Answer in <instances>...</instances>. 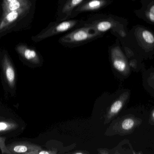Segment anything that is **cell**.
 <instances>
[{
  "label": "cell",
  "instance_id": "6da1fadb",
  "mask_svg": "<svg viewBox=\"0 0 154 154\" xmlns=\"http://www.w3.org/2000/svg\"><path fill=\"white\" fill-rule=\"evenodd\" d=\"M102 35L90 27L84 26L64 35L60 39L59 42L66 45L80 44L94 39Z\"/></svg>",
  "mask_w": 154,
  "mask_h": 154
},
{
  "label": "cell",
  "instance_id": "7a4b0ae2",
  "mask_svg": "<svg viewBox=\"0 0 154 154\" xmlns=\"http://www.w3.org/2000/svg\"><path fill=\"white\" fill-rule=\"evenodd\" d=\"M78 20H64L49 25L39 34L35 37V40L40 41L47 38L63 33L71 30L79 23Z\"/></svg>",
  "mask_w": 154,
  "mask_h": 154
},
{
  "label": "cell",
  "instance_id": "3957f363",
  "mask_svg": "<svg viewBox=\"0 0 154 154\" xmlns=\"http://www.w3.org/2000/svg\"><path fill=\"white\" fill-rule=\"evenodd\" d=\"M116 25V22L108 16L90 19L84 24V26L90 27L93 30L101 34L109 30H113Z\"/></svg>",
  "mask_w": 154,
  "mask_h": 154
},
{
  "label": "cell",
  "instance_id": "277c9868",
  "mask_svg": "<svg viewBox=\"0 0 154 154\" xmlns=\"http://www.w3.org/2000/svg\"><path fill=\"white\" fill-rule=\"evenodd\" d=\"M111 56L115 69L124 76H129L131 72L130 65L118 47H115L111 49Z\"/></svg>",
  "mask_w": 154,
  "mask_h": 154
},
{
  "label": "cell",
  "instance_id": "5b68a950",
  "mask_svg": "<svg viewBox=\"0 0 154 154\" xmlns=\"http://www.w3.org/2000/svg\"><path fill=\"white\" fill-rule=\"evenodd\" d=\"M109 2V0H88L83 2L73 11L72 15L80 13L97 11L106 7Z\"/></svg>",
  "mask_w": 154,
  "mask_h": 154
},
{
  "label": "cell",
  "instance_id": "8992f818",
  "mask_svg": "<svg viewBox=\"0 0 154 154\" xmlns=\"http://www.w3.org/2000/svg\"><path fill=\"white\" fill-rule=\"evenodd\" d=\"M84 0H66L62 6L58 18V21H62L69 18L73 11L81 4Z\"/></svg>",
  "mask_w": 154,
  "mask_h": 154
},
{
  "label": "cell",
  "instance_id": "52a82bcc",
  "mask_svg": "<svg viewBox=\"0 0 154 154\" xmlns=\"http://www.w3.org/2000/svg\"><path fill=\"white\" fill-rule=\"evenodd\" d=\"M130 96V91L129 90L125 91L122 93L119 98L116 99L110 107L108 115V118L115 116L117 115L123 108L125 104L129 99Z\"/></svg>",
  "mask_w": 154,
  "mask_h": 154
},
{
  "label": "cell",
  "instance_id": "ba28073f",
  "mask_svg": "<svg viewBox=\"0 0 154 154\" xmlns=\"http://www.w3.org/2000/svg\"><path fill=\"white\" fill-rule=\"evenodd\" d=\"M142 78L144 88L150 95L154 97V68L145 69Z\"/></svg>",
  "mask_w": 154,
  "mask_h": 154
},
{
  "label": "cell",
  "instance_id": "9c48e42d",
  "mask_svg": "<svg viewBox=\"0 0 154 154\" xmlns=\"http://www.w3.org/2000/svg\"><path fill=\"white\" fill-rule=\"evenodd\" d=\"M4 70L8 84L11 87L13 88L15 82V72L13 67L6 58L5 59L4 62Z\"/></svg>",
  "mask_w": 154,
  "mask_h": 154
},
{
  "label": "cell",
  "instance_id": "30bf717a",
  "mask_svg": "<svg viewBox=\"0 0 154 154\" xmlns=\"http://www.w3.org/2000/svg\"><path fill=\"white\" fill-rule=\"evenodd\" d=\"M22 54L23 56L29 61L32 62H38L39 61V58L37 52L35 50L27 48H23L22 49Z\"/></svg>",
  "mask_w": 154,
  "mask_h": 154
},
{
  "label": "cell",
  "instance_id": "8fae6325",
  "mask_svg": "<svg viewBox=\"0 0 154 154\" xmlns=\"http://www.w3.org/2000/svg\"><path fill=\"white\" fill-rule=\"evenodd\" d=\"M28 3L27 0H17L8 2L7 11H12L19 10L22 7H28Z\"/></svg>",
  "mask_w": 154,
  "mask_h": 154
},
{
  "label": "cell",
  "instance_id": "7c38bea8",
  "mask_svg": "<svg viewBox=\"0 0 154 154\" xmlns=\"http://www.w3.org/2000/svg\"><path fill=\"white\" fill-rule=\"evenodd\" d=\"M22 11L21 10H15L12 11L8 13V14L5 16V21L7 24L12 22L17 19L19 15V11Z\"/></svg>",
  "mask_w": 154,
  "mask_h": 154
},
{
  "label": "cell",
  "instance_id": "4fadbf2b",
  "mask_svg": "<svg viewBox=\"0 0 154 154\" xmlns=\"http://www.w3.org/2000/svg\"><path fill=\"white\" fill-rule=\"evenodd\" d=\"M17 126L16 124L10 122H0V132L9 131L14 129Z\"/></svg>",
  "mask_w": 154,
  "mask_h": 154
},
{
  "label": "cell",
  "instance_id": "5bb4252c",
  "mask_svg": "<svg viewBox=\"0 0 154 154\" xmlns=\"http://www.w3.org/2000/svg\"><path fill=\"white\" fill-rule=\"evenodd\" d=\"M28 146L23 144H18L16 145L13 146L12 151L13 152L16 153H26L27 154L28 151Z\"/></svg>",
  "mask_w": 154,
  "mask_h": 154
},
{
  "label": "cell",
  "instance_id": "9a60e30c",
  "mask_svg": "<svg viewBox=\"0 0 154 154\" xmlns=\"http://www.w3.org/2000/svg\"><path fill=\"white\" fill-rule=\"evenodd\" d=\"M143 37L146 42L149 44L154 42V37L152 33L148 30H144L143 33Z\"/></svg>",
  "mask_w": 154,
  "mask_h": 154
},
{
  "label": "cell",
  "instance_id": "2e32d148",
  "mask_svg": "<svg viewBox=\"0 0 154 154\" xmlns=\"http://www.w3.org/2000/svg\"><path fill=\"white\" fill-rule=\"evenodd\" d=\"M5 137H0V149L2 154H11V152L5 146Z\"/></svg>",
  "mask_w": 154,
  "mask_h": 154
},
{
  "label": "cell",
  "instance_id": "e0dca14e",
  "mask_svg": "<svg viewBox=\"0 0 154 154\" xmlns=\"http://www.w3.org/2000/svg\"><path fill=\"white\" fill-rule=\"evenodd\" d=\"M147 121L150 125L154 126V107L150 110L148 115Z\"/></svg>",
  "mask_w": 154,
  "mask_h": 154
},
{
  "label": "cell",
  "instance_id": "ac0fdd59",
  "mask_svg": "<svg viewBox=\"0 0 154 154\" xmlns=\"http://www.w3.org/2000/svg\"><path fill=\"white\" fill-rule=\"evenodd\" d=\"M149 17L151 20L154 22V5H152L150 9Z\"/></svg>",
  "mask_w": 154,
  "mask_h": 154
},
{
  "label": "cell",
  "instance_id": "d6986e66",
  "mask_svg": "<svg viewBox=\"0 0 154 154\" xmlns=\"http://www.w3.org/2000/svg\"><path fill=\"white\" fill-rule=\"evenodd\" d=\"M39 154H49V152H47V151H41V152H40L39 153Z\"/></svg>",
  "mask_w": 154,
  "mask_h": 154
},
{
  "label": "cell",
  "instance_id": "ffe728a7",
  "mask_svg": "<svg viewBox=\"0 0 154 154\" xmlns=\"http://www.w3.org/2000/svg\"><path fill=\"white\" fill-rule=\"evenodd\" d=\"M6 2H12V1H17V0H6Z\"/></svg>",
  "mask_w": 154,
  "mask_h": 154
},
{
  "label": "cell",
  "instance_id": "44dd1931",
  "mask_svg": "<svg viewBox=\"0 0 154 154\" xmlns=\"http://www.w3.org/2000/svg\"><path fill=\"white\" fill-rule=\"evenodd\" d=\"M76 154H82V152H76L75 153Z\"/></svg>",
  "mask_w": 154,
  "mask_h": 154
}]
</instances>
